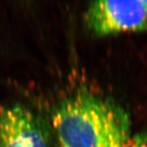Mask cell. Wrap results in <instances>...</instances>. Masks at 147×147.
I'll return each instance as SVG.
<instances>
[{"mask_svg":"<svg viewBox=\"0 0 147 147\" xmlns=\"http://www.w3.org/2000/svg\"><path fill=\"white\" fill-rule=\"evenodd\" d=\"M129 132L128 115L123 109L119 107L101 147H126L130 138Z\"/></svg>","mask_w":147,"mask_h":147,"instance_id":"cell-4","label":"cell"},{"mask_svg":"<svg viewBox=\"0 0 147 147\" xmlns=\"http://www.w3.org/2000/svg\"><path fill=\"white\" fill-rule=\"evenodd\" d=\"M119 108L87 93L63 101L53 116L60 147H101Z\"/></svg>","mask_w":147,"mask_h":147,"instance_id":"cell-1","label":"cell"},{"mask_svg":"<svg viewBox=\"0 0 147 147\" xmlns=\"http://www.w3.org/2000/svg\"><path fill=\"white\" fill-rule=\"evenodd\" d=\"M144 3H145V4H146V5L147 6V1H144Z\"/></svg>","mask_w":147,"mask_h":147,"instance_id":"cell-6","label":"cell"},{"mask_svg":"<svg viewBox=\"0 0 147 147\" xmlns=\"http://www.w3.org/2000/svg\"><path fill=\"white\" fill-rule=\"evenodd\" d=\"M126 147H147V132H140L128 138Z\"/></svg>","mask_w":147,"mask_h":147,"instance_id":"cell-5","label":"cell"},{"mask_svg":"<svg viewBox=\"0 0 147 147\" xmlns=\"http://www.w3.org/2000/svg\"><path fill=\"white\" fill-rule=\"evenodd\" d=\"M84 21L97 36L147 31V6L144 1H95L86 9Z\"/></svg>","mask_w":147,"mask_h":147,"instance_id":"cell-2","label":"cell"},{"mask_svg":"<svg viewBox=\"0 0 147 147\" xmlns=\"http://www.w3.org/2000/svg\"><path fill=\"white\" fill-rule=\"evenodd\" d=\"M0 147H49L48 138L36 115L14 105L0 110Z\"/></svg>","mask_w":147,"mask_h":147,"instance_id":"cell-3","label":"cell"}]
</instances>
